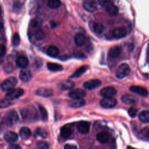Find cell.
Masks as SVG:
<instances>
[{"instance_id":"37","label":"cell","mask_w":149,"mask_h":149,"mask_svg":"<svg viewBox=\"0 0 149 149\" xmlns=\"http://www.w3.org/2000/svg\"><path fill=\"white\" fill-rule=\"evenodd\" d=\"M12 104L8 99H1L0 100V108H5L11 105Z\"/></svg>"},{"instance_id":"32","label":"cell","mask_w":149,"mask_h":149,"mask_svg":"<svg viewBox=\"0 0 149 149\" xmlns=\"http://www.w3.org/2000/svg\"><path fill=\"white\" fill-rule=\"evenodd\" d=\"M38 108L40 111V115H41V119L43 121L46 122L48 120V113L46 109L41 105H38Z\"/></svg>"},{"instance_id":"17","label":"cell","mask_w":149,"mask_h":149,"mask_svg":"<svg viewBox=\"0 0 149 149\" xmlns=\"http://www.w3.org/2000/svg\"><path fill=\"white\" fill-rule=\"evenodd\" d=\"M5 140L10 143H13L17 141L18 135L14 132L8 131L4 134Z\"/></svg>"},{"instance_id":"39","label":"cell","mask_w":149,"mask_h":149,"mask_svg":"<svg viewBox=\"0 0 149 149\" xmlns=\"http://www.w3.org/2000/svg\"><path fill=\"white\" fill-rule=\"evenodd\" d=\"M137 109L135 108H130L128 110V113L129 116H131L132 118L135 117L137 115Z\"/></svg>"},{"instance_id":"3","label":"cell","mask_w":149,"mask_h":149,"mask_svg":"<svg viewBox=\"0 0 149 149\" xmlns=\"http://www.w3.org/2000/svg\"><path fill=\"white\" fill-rule=\"evenodd\" d=\"M17 83V79L15 77H10L5 80L1 85L2 91H8L13 89Z\"/></svg>"},{"instance_id":"33","label":"cell","mask_w":149,"mask_h":149,"mask_svg":"<svg viewBox=\"0 0 149 149\" xmlns=\"http://www.w3.org/2000/svg\"><path fill=\"white\" fill-rule=\"evenodd\" d=\"M47 5L51 9H56L61 5V2L58 0H50L48 1Z\"/></svg>"},{"instance_id":"19","label":"cell","mask_w":149,"mask_h":149,"mask_svg":"<svg viewBox=\"0 0 149 149\" xmlns=\"http://www.w3.org/2000/svg\"><path fill=\"white\" fill-rule=\"evenodd\" d=\"M19 77L22 81L24 82H27L31 79L32 74L29 70L23 69L20 72Z\"/></svg>"},{"instance_id":"11","label":"cell","mask_w":149,"mask_h":149,"mask_svg":"<svg viewBox=\"0 0 149 149\" xmlns=\"http://www.w3.org/2000/svg\"><path fill=\"white\" fill-rule=\"evenodd\" d=\"M83 7L88 12H93L97 10L98 5L95 1L86 0L83 2Z\"/></svg>"},{"instance_id":"16","label":"cell","mask_w":149,"mask_h":149,"mask_svg":"<svg viewBox=\"0 0 149 149\" xmlns=\"http://www.w3.org/2000/svg\"><path fill=\"white\" fill-rule=\"evenodd\" d=\"M90 124L86 121H81L77 125V130L81 134H86L89 132Z\"/></svg>"},{"instance_id":"15","label":"cell","mask_w":149,"mask_h":149,"mask_svg":"<svg viewBox=\"0 0 149 149\" xmlns=\"http://www.w3.org/2000/svg\"><path fill=\"white\" fill-rule=\"evenodd\" d=\"M112 36L116 38H121L127 34L126 30L123 27H116L112 30Z\"/></svg>"},{"instance_id":"5","label":"cell","mask_w":149,"mask_h":149,"mask_svg":"<svg viewBox=\"0 0 149 149\" xmlns=\"http://www.w3.org/2000/svg\"><path fill=\"white\" fill-rule=\"evenodd\" d=\"M24 94V90L20 88H13L9 91H8L5 97L8 100H13L17 98H19L21 96H22Z\"/></svg>"},{"instance_id":"40","label":"cell","mask_w":149,"mask_h":149,"mask_svg":"<svg viewBox=\"0 0 149 149\" xmlns=\"http://www.w3.org/2000/svg\"><path fill=\"white\" fill-rule=\"evenodd\" d=\"M6 51V48L5 45L0 44V57H3L5 56Z\"/></svg>"},{"instance_id":"8","label":"cell","mask_w":149,"mask_h":149,"mask_svg":"<svg viewBox=\"0 0 149 149\" xmlns=\"http://www.w3.org/2000/svg\"><path fill=\"white\" fill-rule=\"evenodd\" d=\"M101 84V81L98 79H91L86 81L83 84V87L88 90H91L99 87Z\"/></svg>"},{"instance_id":"14","label":"cell","mask_w":149,"mask_h":149,"mask_svg":"<svg viewBox=\"0 0 149 149\" xmlns=\"http://www.w3.org/2000/svg\"><path fill=\"white\" fill-rule=\"evenodd\" d=\"M129 90L132 92L136 93L137 94H139L140 95L143 96V97H146L148 94L147 90L143 87H141V86H132L130 87Z\"/></svg>"},{"instance_id":"6","label":"cell","mask_w":149,"mask_h":149,"mask_svg":"<svg viewBox=\"0 0 149 149\" xmlns=\"http://www.w3.org/2000/svg\"><path fill=\"white\" fill-rule=\"evenodd\" d=\"M100 105L105 108H112L117 104V101L115 98L108 97L103 98L100 101Z\"/></svg>"},{"instance_id":"1","label":"cell","mask_w":149,"mask_h":149,"mask_svg":"<svg viewBox=\"0 0 149 149\" xmlns=\"http://www.w3.org/2000/svg\"><path fill=\"white\" fill-rule=\"evenodd\" d=\"M99 3L106 9L107 12L110 16H116L118 13V8L111 1H99Z\"/></svg>"},{"instance_id":"18","label":"cell","mask_w":149,"mask_h":149,"mask_svg":"<svg viewBox=\"0 0 149 149\" xmlns=\"http://www.w3.org/2000/svg\"><path fill=\"white\" fill-rule=\"evenodd\" d=\"M87 41L86 36L81 33H78L74 36V42L78 46H82L86 44Z\"/></svg>"},{"instance_id":"25","label":"cell","mask_w":149,"mask_h":149,"mask_svg":"<svg viewBox=\"0 0 149 149\" xmlns=\"http://www.w3.org/2000/svg\"><path fill=\"white\" fill-rule=\"evenodd\" d=\"M121 52L120 47L118 46H115L111 48L109 51V56L111 58H116L119 56Z\"/></svg>"},{"instance_id":"36","label":"cell","mask_w":149,"mask_h":149,"mask_svg":"<svg viewBox=\"0 0 149 149\" xmlns=\"http://www.w3.org/2000/svg\"><path fill=\"white\" fill-rule=\"evenodd\" d=\"M36 146L39 149H49V144L47 142L44 141H38Z\"/></svg>"},{"instance_id":"38","label":"cell","mask_w":149,"mask_h":149,"mask_svg":"<svg viewBox=\"0 0 149 149\" xmlns=\"http://www.w3.org/2000/svg\"><path fill=\"white\" fill-rule=\"evenodd\" d=\"M20 42V36L17 33H15L12 38V45L15 47L17 46Z\"/></svg>"},{"instance_id":"42","label":"cell","mask_w":149,"mask_h":149,"mask_svg":"<svg viewBox=\"0 0 149 149\" xmlns=\"http://www.w3.org/2000/svg\"><path fill=\"white\" fill-rule=\"evenodd\" d=\"M64 149H77V147L74 144H66L64 146Z\"/></svg>"},{"instance_id":"10","label":"cell","mask_w":149,"mask_h":149,"mask_svg":"<svg viewBox=\"0 0 149 149\" xmlns=\"http://www.w3.org/2000/svg\"><path fill=\"white\" fill-rule=\"evenodd\" d=\"M36 94L45 98H49L52 97L54 94L53 90L51 88H45V87H41L38 88L36 91Z\"/></svg>"},{"instance_id":"27","label":"cell","mask_w":149,"mask_h":149,"mask_svg":"<svg viewBox=\"0 0 149 149\" xmlns=\"http://www.w3.org/2000/svg\"><path fill=\"white\" fill-rule=\"evenodd\" d=\"M139 119L143 123H149V111H142L139 114Z\"/></svg>"},{"instance_id":"30","label":"cell","mask_w":149,"mask_h":149,"mask_svg":"<svg viewBox=\"0 0 149 149\" xmlns=\"http://www.w3.org/2000/svg\"><path fill=\"white\" fill-rule=\"evenodd\" d=\"M47 52L51 56H56L59 54V49L55 46L51 45L48 48Z\"/></svg>"},{"instance_id":"22","label":"cell","mask_w":149,"mask_h":149,"mask_svg":"<svg viewBox=\"0 0 149 149\" xmlns=\"http://www.w3.org/2000/svg\"><path fill=\"white\" fill-rule=\"evenodd\" d=\"M47 66L48 69L52 72L62 71L63 69V66L61 65L56 63H52V62H48L47 64Z\"/></svg>"},{"instance_id":"4","label":"cell","mask_w":149,"mask_h":149,"mask_svg":"<svg viewBox=\"0 0 149 149\" xmlns=\"http://www.w3.org/2000/svg\"><path fill=\"white\" fill-rule=\"evenodd\" d=\"M130 72V68L129 66L126 63H121L117 68L116 71V77L118 79H122L126 77Z\"/></svg>"},{"instance_id":"41","label":"cell","mask_w":149,"mask_h":149,"mask_svg":"<svg viewBox=\"0 0 149 149\" xmlns=\"http://www.w3.org/2000/svg\"><path fill=\"white\" fill-rule=\"evenodd\" d=\"M31 24L35 27H39L41 25V22L40 21V20L37 19H34L33 20H31Z\"/></svg>"},{"instance_id":"13","label":"cell","mask_w":149,"mask_h":149,"mask_svg":"<svg viewBox=\"0 0 149 149\" xmlns=\"http://www.w3.org/2000/svg\"><path fill=\"white\" fill-rule=\"evenodd\" d=\"M74 86V82L70 80H63V81H61L58 85V88L60 90H63V91L70 90V89L73 88Z\"/></svg>"},{"instance_id":"45","label":"cell","mask_w":149,"mask_h":149,"mask_svg":"<svg viewBox=\"0 0 149 149\" xmlns=\"http://www.w3.org/2000/svg\"><path fill=\"white\" fill-rule=\"evenodd\" d=\"M127 149H134V148H133V147H128L127 148Z\"/></svg>"},{"instance_id":"29","label":"cell","mask_w":149,"mask_h":149,"mask_svg":"<svg viewBox=\"0 0 149 149\" xmlns=\"http://www.w3.org/2000/svg\"><path fill=\"white\" fill-rule=\"evenodd\" d=\"M72 133V130L70 127L65 126L61 129V135L63 138H67L71 135Z\"/></svg>"},{"instance_id":"2","label":"cell","mask_w":149,"mask_h":149,"mask_svg":"<svg viewBox=\"0 0 149 149\" xmlns=\"http://www.w3.org/2000/svg\"><path fill=\"white\" fill-rule=\"evenodd\" d=\"M19 119L17 113L15 111H9L3 118V123L8 126H11L16 123Z\"/></svg>"},{"instance_id":"9","label":"cell","mask_w":149,"mask_h":149,"mask_svg":"<svg viewBox=\"0 0 149 149\" xmlns=\"http://www.w3.org/2000/svg\"><path fill=\"white\" fill-rule=\"evenodd\" d=\"M116 94V90L115 88L111 86H108L104 87L100 91V94L104 98L113 97Z\"/></svg>"},{"instance_id":"26","label":"cell","mask_w":149,"mask_h":149,"mask_svg":"<svg viewBox=\"0 0 149 149\" xmlns=\"http://www.w3.org/2000/svg\"><path fill=\"white\" fill-rule=\"evenodd\" d=\"M85 104L86 101L84 99L73 100L69 103V105L72 108H80L85 105Z\"/></svg>"},{"instance_id":"28","label":"cell","mask_w":149,"mask_h":149,"mask_svg":"<svg viewBox=\"0 0 149 149\" xmlns=\"http://www.w3.org/2000/svg\"><path fill=\"white\" fill-rule=\"evenodd\" d=\"M93 29L94 31L98 34H102L105 30L104 26L100 23H94L93 24Z\"/></svg>"},{"instance_id":"21","label":"cell","mask_w":149,"mask_h":149,"mask_svg":"<svg viewBox=\"0 0 149 149\" xmlns=\"http://www.w3.org/2000/svg\"><path fill=\"white\" fill-rule=\"evenodd\" d=\"M97 140L101 143H106L109 140V134L107 132H101L96 136Z\"/></svg>"},{"instance_id":"31","label":"cell","mask_w":149,"mask_h":149,"mask_svg":"<svg viewBox=\"0 0 149 149\" xmlns=\"http://www.w3.org/2000/svg\"><path fill=\"white\" fill-rule=\"evenodd\" d=\"M140 137L144 140H149V128L146 127L141 130L139 133Z\"/></svg>"},{"instance_id":"23","label":"cell","mask_w":149,"mask_h":149,"mask_svg":"<svg viewBox=\"0 0 149 149\" xmlns=\"http://www.w3.org/2000/svg\"><path fill=\"white\" fill-rule=\"evenodd\" d=\"M88 66L86 65L80 67L70 76V78H76L81 76L83 73H84L86 72Z\"/></svg>"},{"instance_id":"24","label":"cell","mask_w":149,"mask_h":149,"mask_svg":"<svg viewBox=\"0 0 149 149\" xmlns=\"http://www.w3.org/2000/svg\"><path fill=\"white\" fill-rule=\"evenodd\" d=\"M20 136H21V137L23 139H29L31 134V130L29 128H28L27 127H23L20 129Z\"/></svg>"},{"instance_id":"46","label":"cell","mask_w":149,"mask_h":149,"mask_svg":"<svg viewBox=\"0 0 149 149\" xmlns=\"http://www.w3.org/2000/svg\"><path fill=\"white\" fill-rule=\"evenodd\" d=\"M1 10H0V15H1Z\"/></svg>"},{"instance_id":"20","label":"cell","mask_w":149,"mask_h":149,"mask_svg":"<svg viewBox=\"0 0 149 149\" xmlns=\"http://www.w3.org/2000/svg\"><path fill=\"white\" fill-rule=\"evenodd\" d=\"M29 63V61L27 57L22 55L19 56L16 59V65L17 66L21 68H25L27 66Z\"/></svg>"},{"instance_id":"44","label":"cell","mask_w":149,"mask_h":149,"mask_svg":"<svg viewBox=\"0 0 149 149\" xmlns=\"http://www.w3.org/2000/svg\"><path fill=\"white\" fill-rule=\"evenodd\" d=\"M2 28H3V24L1 22H0V30H1Z\"/></svg>"},{"instance_id":"34","label":"cell","mask_w":149,"mask_h":149,"mask_svg":"<svg viewBox=\"0 0 149 149\" xmlns=\"http://www.w3.org/2000/svg\"><path fill=\"white\" fill-rule=\"evenodd\" d=\"M34 36L37 40H41L45 37V34L41 29L38 28L35 30L34 33Z\"/></svg>"},{"instance_id":"7","label":"cell","mask_w":149,"mask_h":149,"mask_svg":"<svg viewBox=\"0 0 149 149\" xmlns=\"http://www.w3.org/2000/svg\"><path fill=\"white\" fill-rule=\"evenodd\" d=\"M86 95V91L81 88L72 89L69 93V97L72 100L83 99Z\"/></svg>"},{"instance_id":"35","label":"cell","mask_w":149,"mask_h":149,"mask_svg":"<svg viewBox=\"0 0 149 149\" xmlns=\"http://www.w3.org/2000/svg\"><path fill=\"white\" fill-rule=\"evenodd\" d=\"M36 134L42 138H46L48 136V132L42 128H38L36 130Z\"/></svg>"},{"instance_id":"12","label":"cell","mask_w":149,"mask_h":149,"mask_svg":"<svg viewBox=\"0 0 149 149\" xmlns=\"http://www.w3.org/2000/svg\"><path fill=\"white\" fill-rule=\"evenodd\" d=\"M122 101L126 105H134L136 104L138 100L137 98L132 94H125L121 98Z\"/></svg>"},{"instance_id":"43","label":"cell","mask_w":149,"mask_h":149,"mask_svg":"<svg viewBox=\"0 0 149 149\" xmlns=\"http://www.w3.org/2000/svg\"><path fill=\"white\" fill-rule=\"evenodd\" d=\"M7 149H22V147L19 144H13L11 145H9Z\"/></svg>"}]
</instances>
